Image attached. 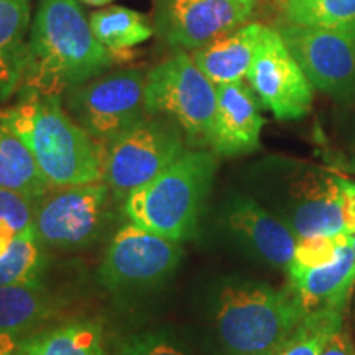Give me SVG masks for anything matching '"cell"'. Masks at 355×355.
<instances>
[{"label":"cell","mask_w":355,"mask_h":355,"mask_svg":"<svg viewBox=\"0 0 355 355\" xmlns=\"http://www.w3.org/2000/svg\"><path fill=\"white\" fill-rule=\"evenodd\" d=\"M112 191L104 181L53 186L35 201L33 229L43 245L81 248L107 227Z\"/></svg>","instance_id":"9c48e42d"},{"label":"cell","mask_w":355,"mask_h":355,"mask_svg":"<svg viewBox=\"0 0 355 355\" xmlns=\"http://www.w3.org/2000/svg\"><path fill=\"white\" fill-rule=\"evenodd\" d=\"M247 79L261 105L278 121H300L309 114L313 84L277 28L265 26Z\"/></svg>","instance_id":"5bb4252c"},{"label":"cell","mask_w":355,"mask_h":355,"mask_svg":"<svg viewBox=\"0 0 355 355\" xmlns=\"http://www.w3.org/2000/svg\"><path fill=\"white\" fill-rule=\"evenodd\" d=\"M78 2L89 7H105L109 6L110 2H114V0H78Z\"/></svg>","instance_id":"4dcf8cb0"},{"label":"cell","mask_w":355,"mask_h":355,"mask_svg":"<svg viewBox=\"0 0 355 355\" xmlns=\"http://www.w3.org/2000/svg\"><path fill=\"white\" fill-rule=\"evenodd\" d=\"M257 0H153L155 35L176 51H196L247 24Z\"/></svg>","instance_id":"4fadbf2b"},{"label":"cell","mask_w":355,"mask_h":355,"mask_svg":"<svg viewBox=\"0 0 355 355\" xmlns=\"http://www.w3.org/2000/svg\"><path fill=\"white\" fill-rule=\"evenodd\" d=\"M349 144L352 148L355 150V109H354V114H352V119H350V125H349Z\"/></svg>","instance_id":"1f68e13d"},{"label":"cell","mask_w":355,"mask_h":355,"mask_svg":"<svg viewBox=\"0 0 355 355\" xmlns=\"http://www.w3.org/2000/svg\"><path fill=\"white\" fill-rule=\"evenodd\" d=\"M0 122L28 146L51 186L102 180V146L69 117L60 97L20 89L15 104L0 110Z\"/></svg>","instance_id":"3957f363"},{"label":"cell","mask_w":355,"mask_h":355,"mask_svg":"<svg viewBox=\"0 0 355 355\" xmlns=\"http://www.w3.org/2000/svg\"><path fill=\"white\" fill-rule=\"evenodd\" d=\"M265 25L250 21L193 51V60L216 86L239 83L247 76Z\"/></svg>","instance_id":"e0dca14e"},{"label":"cell","mask_w":355,"mask_h":355,"mask_svg":"<svg viewBox=\"0 0 355 355\" xmlns=\"http://www.w3.org/2000/svg\"><path fill=\"white\" fill-rule=\"evenodd\" d=\"M145 79L146 74L139 68L105 71L68 89L63 107L91 139L105 145L146 115Z\"/></svg>","instance_id":"ba28073f"},{"label":"cell","mask_w":355,"mask_h":355,"mask_svg":"<svg viewBox=\"0 0 355 355\" xmlns=\"http://www.w3.org/2000/svg\"><path fill=\"white\" fill-rule=\"evenodd\" d=\"M354 248H355V237H354Z\"/></svg>","instance_id":"836d02e7"},{"label":"cell","mask_w":355,"mask_h":355,"mask_svg":"<svg viewBox=\"0 0 355 355\" xmlns=\"http://www.w3.org/2000/svg\"><path fill=\"white\" fill-rule=\"evenodd\" d=\"M114 63V53L97 42L78 0H38L20 89L63 99L68 89L104 74Z\"/></svg>","instance_id":"6da1fadb"},{"label":"cell","mask_w":355,"mask_h":355,"mask_svg":"<svg viewBox=\"0 0 355 355\" xmlns=\"http://www.w3.org/2000/svg\"><path fill=\"white\" fill-rule=\"evenodd\" d=\"M290 286L308 313L321 308H345L355 283L354 235H347L327 263L288 272Z\"/></svg>","instance_id":"2e32d148"},{"label":"cell","mask_w":355,"mask_h":355,"mask_svg":"<svg viewBox=\"0 0 355 355\" xmlns=\"http://www.w3.org/2000/svg\"><path fill=\"white\" fill-rule=\"evenodd\" d=\"M115 355H191L184 345L166 332H140L119 344Z\"/></svg>","instance_id":"83f0119b"},{"label":"cell","mask_w":355,"mask_h":355,"mask_svg":"<svg viewBox=\"0 0 355 355\" xmlns=\"http://www.w3.org/2000/svg\"><path fill=\"white\" fill-rule=\"evenodd\" d=\"M181 260V242L128 222L114 234L97 279L101 286L112 293L146 290L165 283L176 272Z\"/></svg>","instance_id":"30bf717a"},{"label":"cell","mask_w":355,"mask_h":355,"mask_svg":"<svg viewBox=\"0 0 355 355\" xmlns=\"http://www.w3.org/2000/svg\"><path fill=\"white\" fill-rule=\"evenodd\" d=\"M349 232L336 234V235H314V237L308 239H300L296 242L295 255L290 266H288V272H300V270H308L313 266H319L322 263L332 260V257L336 255L337 247L340 245V242L347 237Z\"/></svg>","instance_id":"484cf974"},{"label":"cell","mask_w":355,"mask_h":355,"mask_svg":"<svg viewBox=\"0 0 355 355\" xmlns=\"http://www.w3.org/2000/svg\"><path fill=\"white\" fill-rule=\"evenodd\" d=\"M247 193L298 239L344 230L339 176L301 159L265 157L245 170Z\"/></svg>","instance_id":"277c9868"},{"label":"cell","mask_w":355,"mask_h":355,"mask_svg":"<svg viewBox=\"0 0 355 355\" xmlns=\"http://www.w3.org/2000/svg\"><path fill=\"white\" fill-rule=\"evenodd\" d=\"M285 24L339 26L355 24V0H278Z\"/></svg>","instance_id":"d4e9b609"},{"label":"cell","mask_w":355,"mask_h":355,"mask_svg":"<svg viewBox=\"0 0 355 355\" xmlns=\"http://www.w3.org/2000/svg\"><path fill=\"white\" fill-rule=\"evenodd\" d=\"M207 309L224 355H275L308 314L290 283L235 275L211 286Z\"/></svg>","instance_id":"7a4b0ae2"},{"label":"cell","mask_w":355,"mask_h":355,"mask_svg":"<svg viewBox=\"0 0 355 355\" xmlns=\"http://www.w3.org/2000/svg\"><path fill=\"white\" fill-rule=\"evenodd\" d=\"M277 32L313 87L339 102L355 99V24H282L277 26Z\"/></svg>","instance_id":"8fae6325"},{"label":"cell","mask_w":355,"mask_h":355,"mask_svg":"<svg viewBox=\"0 0 355 355\" xmlns=\"http://www.w3.org/2000/svg\"><path fill=\"white\" fill-rule=\"evenodd\" d=\"M89 24L97 42L114 56L125 55L155 35L153 24L144 13L122 6L101 7L89 15Z\"/></svg>","instance_id":"44dd1931"},{"label":"cell","mask_w":355,"mask_h":355,"mask_svg":"<svg viewBox=\"0 0 355 355\" xmlns=\"http://www.w3.org/2000/svg\"><path fill=\"white\" fill-rule=\"evenodd\" d=\"M6 355H28V354H26V352H25V350H24V349H21L19 344H17V347H15V349H13V350H10V352H8V354H6Z\"/></svg>","instance_id":"d6a6232c"},{"label":"cell","mask_w":355,"mask_h":355,"mask_svg":"<svg viewBox=\"0 0 355 355\" xmlns=\"http://www.w3.org/2000/svg\"><path fill=\"white\" fill-rule=\"evenodd\" d=\"M345 308H321L306 314L275 355H319L334 331L344 326Z\"/></svg>","instance_id":"cb8c5ba5"},{"label":"cell","mask_w":355,"mask_h":355,"mask_svg":"<svg viewBox=\"0 0 355 355\" xmlns=\"http://www.w3.org/2000/svg\"><path fill=\"white\" fill-rule=\"evenodd\" d=\"M0 188L38 199L53 186L44 180L28 146L0 122Z\"/></svg>","instance_id":"7402d4cb"},{"label":"cell","mask_w":355,"mask_h":355,"mask_svg":"<svg viewBox=\"0 0 355 355\" xmlns=\"http://www.w3.org/2000/svg\"><path fill=\"white\" fill-rule=\"evenodd\" d=\"M144 105L148 115H163L175 122L189 148L211 146L217 87L186 51H178L148 71Z\"/></svg>","instance_id":"8992f818"},{"label":"cell","mask_w":355,"mask_h":355,"mask_svg":"<svg viewBox=\"0 0 355 355\" xmlns=\"http://www.w3.org/2000/svg\"><path fill=\"white\" fill-rule=\"evenodd\" d=\"M56 308L42 282L0 286V336L21 340L50 321Z\"/></svg>","instance_id":"d6986e66"},{"label":"cell","mask_w":355,"mask_h":355,"mask_svg":"<svg viewBox=\"0 0 355 355\" xmlns=\"http://www.w3.org/2000/svg\"><path fill=\"white\" fill-rule=\"evenodd\" d=\"M212 150L189 148L155 180L123 199L127 219L176 242L198 235L217 171Z\"/></svg>","instance_id":"5b68a950"},{"label":"cell","mask_w":355,"mask_h":355,"mask_svg":"<svg viewBox=\"0 0 355 355\" xmlns=\"http://www.w3.org/2000/svg\"><path fill=\"white\" fill-rule=\"evenodd\" d=\"M188 150L183 132L163 115L146 114L102 145V181L117 199L155 180Z\"/></svg>","instance_id":"52a82bcc"},{"label":"cell","mask_w":355,"mask_h":355,"mask_svg":"<svg viewBox=\"0 0 355 355\" xmlns=\"http://www.w3.org/2000/svg\"><path fill=\"white\" fill-rule=\"evenodd\" d=\"M319 355H355V339L344 326H340L326 340Z\"/></svg>","instance_id":"f546056e"},{"label":"cell","mask_w":355,"mask_h":355,"mask_svg":"<svg viewBox=\"0 0 355 355\" xmlns=\"http://www.w3.org/2000/svg\"><path fill=\"white\" fill-rule=\"evenodd\" d=\"M35 201L25 194L0 188V227L17 235L33 232Z\"/></svg>","instance_id":"4316f807"},{"label":"cell","mask_w":355,"mask_h":355,"mask_svg":"<svg viewBox=\"0 0 355 355\" xmlns=\"http://www.w3.org/2000/svg\"><path fill=\"white\" fill-rule=\"evenodd\" d=\"M216 87L217 109L209 148L225 158L257 152L265 119L254 89L242 81Z\"/></svg>","instance_id":"9a60e30c"},{"label":"cell","mask_w":355,"mask_h":355,"mask_svg":"<svg viewBox=\"0 0 355 355\" xmlns=\"http://www.w3.org/2000/svg\"><path fill=\"white\" fill-rule=\"evenodd\" d=\"M44 268V245L35 230L15 235L8 250L0 257V286L40 283Z\"/></svg>","instance_id":"603a6c76"},{"label":"cell","mask_w":355,"mask_h":355,"mask_svg":"<svg viewBox=\"0 0 355 355\" xmlns=\"http://www.w3.org/2000/svg\"><path fill=\"white\" fill-rule=\"evenodd\" d=\"M32 0H0V102L19 92L26 66Z\"/></svg>","instance_id":"ac0fdd59"},{"label":"cell","mask_w":355,"mask_h":355,"mask_svg":"<svg viewBox=\"0 0 355 355\" xmlns=\"http://www.w3.org/2000/svg\"><path fill=\"white\" fill-rule=\"evenodd\" d=\"M216 230L235 252L266 268L286 272L298 239L247 191H229L216 209Z\"/></svg>","instance_id":"7c38bea8"},{"label":"cell","mask_w":355,"mask_h":355,"mask_svg":"<svg viewBox=\"0 0 355 355\" xmlns=\"http://www.w3.org/2000/svg\"><path fill=\"white\" fill-rule=\"evenodd\" d=\"M339 186L344 230L355 237V183L339 176Z\"/></svg>","instance_id":"f1b7e54d"},{"label":"cell","mask_w":355,"mask_h":355,"mask_svg":"<svg viewBox=\"0 0 355 355\" xmlns=\"http://www.w3.org/2000/svg\"><path fill=\"white\" fill-rule=\"evenodd\" d=\"M19 345L28 355H105L104 331L91 319H74L33 332Z\"/></svg>","instance_id":"ffe728a7"}]
</instances>
